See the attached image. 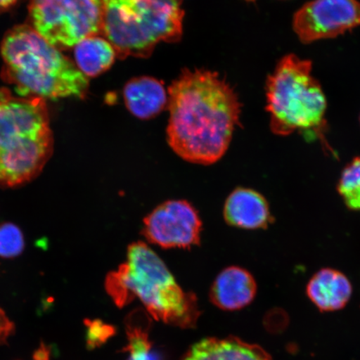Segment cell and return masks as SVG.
<instances>
[{"instance_id": "obj_1", "label": "cell", "mask_w": 360, "mask_h": 360, "mask_svg": "<svg viewBox=\"0 0 360 360\" xmlns=\"http://www.w3.org/2000/svg\"><path fill=\"white\" fill-rule=\"evenodd\" d=\"M168 94L167 139L175 154L204 165L221 159L240 125L235 90L215 72L184 70Z\"/></svg>"}, {"instance_id": "obj_2", "label": "cell", "mask_w": 360, "mask_h": 360, "mask_svg": "<svg viewBox=\"0 0 360 360\" xmlns=\"http://www.w3.org/2000/svg\"><path fill=\"white\" fill-rule=\"evenodd\" d=\"M2 78L22 98H84L89 79L30 25L8 31L1 45Z\"/></svg>"}, {"instance_id": "obj_3", "label": "cell", "mask_w": 360, "mask_h": 360, "mask_svg": "<svg viewBox=\"0 0 360 360\" xmlns=\"http://www.w3.org/2000/svg\"><path fill=\"white\" fill-rule=\"evenodd\" d=\"M105 287L119 307L139 299L156 321L168 325L193 327L200 316L195 295L182 290L167 265L143 242L128 247L125 262L108 274Z\"/></svg>"}, {"instance_id": "obj_4", "label": "cell", "mask_w": 360, "mask_h": 360, "mask_svg": "<svg viewBox=\"0 0 360 360\" xmlns=\"http://www.w3.org/2000/svg\"><path fill=\"white\" fill-rule=\"evenodd\" d=\"M53 148L44 100L0 90V186H16L37 176Z\"/></svg>"}, {"instance_id": "obj_5", "label": "cell", "mask_w": 360, "mask_h": 360, "mask_svg": "<svg viewBox=\"0 0 360 360\" xmlns=\"http://www.w3.org/2000/svg\"><path fill=\"white\" fill-rule=\"evenodd\" d=\"M266 110L273 133L295 132L325 141L327 101L312 75V63L288 55L278 63L266 83Z\"/></svg>"}, {"instance_id": "obj_6", "label": "cell", "mask_w": 360, "mask_h": 360, "mask_svg": "<svg viewBox=\"0 0 360 360\" xmlns=\"http://www.w3.org/2000/svg\"><path fill=\"white\" fill-rule=\"evenodd\" d=\"M101 34L117 57L148 58L158 44L181 39V0H101Z\"/></svg>"}, {"instance_id": "obj_7", "label": "cell", "mask_w": 360, "mask_h": 360, "mask_svg": "<svg viewBox=\"0 0 360 360\" xmlns=\"http://www.w3.org/2000/svg\"><path fill=\"white\" fill-rule=\"evenodd\" d=\"M29 12L32 28L58 49L101 34V0H32Z\"/></svg>"}, {"instance_id": "obj_8", "label": "cell", "mask_w": 360, "mask_h": 360, "mask_svg": "<svg viewBox=\"0 0 360 360\" xmlns=\"http://www.w3.org/2000/svg\"><path fill=\"white\" fill-rule=\"evenodd\" d=\"M359 25L358 0H311L292 19V29L304 44L336 38Z\"/></svg>"}, {"instance_id": "obj_9", "label": "cell", "mask_w": 360, "mask_h": 360, "mask_svg": "<svg viewBox=\"0 0 360 360\" xmlns=\"http://www.w3.org/2000/svg\"><path fill=\"white\" fill-rule=\"evenodd\" d=\"M202 222L196 210L186 200H169L143 219V236L163 249H188L199 245Z\"/></svg>"}, {"instance_id": "obj_10", "label": "cell", "mask_w": 360, "mask_h": 360, "mask_svg": "<svg viewBox=\"0 0 360 360\" xmlns=\"http://www.w3.org/2000/svg\"><path fill=\"white\" fill-rule=\"evenodd\" d=\"M224 217L231 226L245 229H266L274 220L266 199L246 188H238L228 196Z\"/></svg>"}, {"instance_id": "obj_11", "label": "cell", "mask_w": 360, "mask_h": 360, "mask_svg": "<svg viewBox=\"0 0 360 360\" xmlns=\"http://www.w3.org/2000/svg\"><path fill=\"white\" fill-rule=\"evenodd\" d=\"M257 292L255 278L248 270L231 266L222 270L211 287L210 297L212 303L224 310H237L246 307Z\"/></svg>"}, {"instance_id": "obj_12", "label": "cell", "mask_w": 360, "mask_h": 360, "mask_svg": "<svg viewBox=\"0 0 360 360\" xmlns=\"http://www.w3.org/2000/svg\"><path fill=\"white\" fill-rule=\"evenodd\" d=\"M307 295L322 312L337 311L348 304L352 295V285L343 273L334 269L319 270L310 278Z\"/></svg>"}, {"instance_id": "obj_13", "label": "cell", "mask_w": 360, "mask_h": 360, "mask_svg": "<svg viewBox=\"0 0 360 360\" xmlns=\"http://www.w3.org/2000/svg\"><path fill=\"white\" fill-rule=\"evenodd\" d=\"M126 107L141 120H150L168 107L169 94L163 83L143 76L129 80L124 89Z\"/></svg>"}, {"instance_id": "obj_14", "label": "cell", "mask_w": 360, "mask_h": 360, "mask_svg": "<svg viewBox=\"0 0 360 360\" xmlns=\"http://www.w3.org/2000/svg\"><path fill=\"white\" fill-rule=\"evenodd\" d=\"M184 360H272L260 346L236 337L202 340L193 346Z\"/></svg>"}, {"instance_id": "obj_15", "label": "cell", "mask_w": 360, "mask_h": 360, "mask_svg": "<svg viewBox=\"0 0 360 360\" xmlns=\"http://www.w3.org/2000/svg\"><path fill=\"white\" fill-rule=\"evenodd\" d=\"M116 57L114 47L100 35L84 39L75 46V65L86 77H96L109 70Z\"/></svg>"}, {"instance_id": "obj_16", "label": "cell", "mask_w": 360, "mask_h": 360, "mask_svg": "<svg viewBox=\"0 0 360 360\" xmlns=\"http://www.w3.org/2000/svg\"><path fill=\"white\" fill-rule=\"evenodd\" d=\"M150 321L142 310L129 314L126 323L129 344L127 351L129 353L128 360H160L150 340H148Z\"/></svg>"}, {"instance_id": "obj_17", "label": "cell", "mask_w": 360, "mask_h": 360, "mask_svg": "<svg viewBox=\"0 0 360 360\" xmlns=\"http://www.w3.org/2000/svg\"><path fill=\"white\" fill-rule=\"evenodd\" d=\"M338 191L349 209L360 211V157L346 166L342 172Z\"/></svg>"}, {"instance_id": "obj_18", "label": "cell", "mask_w": 360, "mask_h": 360, "mask_svg": "<svg viewBox=\"0 0 360 360\" xmlns=\"http://www.w3.org/2000/svg\"><path fill=\"white\" fill-rule=\"evenodd\" d=\"M24 236L20 229L12 224L0 225V256L13 258L24 250Z\"/></svg>"}, {"instance_id": "obj_19", "label": "cell", "mask_w": 360, "mask_h": 360, "mask_svg": "<svg viewBox=\"0 0 360 360\" xmlns=\"http://www.w3.org/2000/svg\"><path fill=\"white\" fill-rule=\"evenodd\" d=\"M13 328V323L0 309V345L6 343L8 338L12 335Z\"/></svg>"}, {"instance_id": "obj_20", "label": "cell", "mask_w": 360, "mask_h": 360, "mask_svg": "<svg viewBox=\"0 0 360 360\" xmlns=\"http://www.w3.org/2000/svg\"><path fill=\"white\" fill-rule=\"evenodd\" d=\"M16 1L17 0H0V11L6 10V8L12 6Z\"/></svg>"}]
</instances>
